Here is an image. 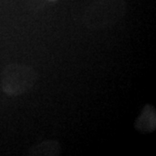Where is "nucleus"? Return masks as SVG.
<instances>
[{
  "label": "nucleus",
  "mask_w": 156,
  "mask_h": 156,
  "mask_svg": "<svg viewBox=\"0 0 156 156\" xmlns=\"http://www.w3.org/2000/svg\"><path fill=\"white\" fill-rule=\"evenodd\" d=\"M61 151L60 144L56 140H46L37 145L30 151V154L35 155H57Z\"/></svg>",
  "instance_id": "obj_4"
},
{
  "label": "nucleus",
  "mask_w": 156,
  "mask_h": 156,
  "mask_svg": "<svg viewBox=\"0 0 156 156\" xmlns=\"http://www.w3.org/2000/svg\"><path fill=\"white\" fill-rule=\"evenodd\" d=\"M134 128L142 133H150L155 129L156 112L154 107L149 104L144 107L140 115L134 123Z\"/></svg>",
  "instance_id": "obj_3"
},
{
  "label": "nucleus",
  "mask_w": 156,
  "mask_h": 156,
  "mask_svg": "<svg viewBox=\"0 0 156 156\" xmlns=\"http://www.w3.org/2000/svg\"><path fill=\"white\" fill-rule=\"evenodd\" d=\"M49 1H50V2H55L56 0H49Z\"/></svg>",
  "instance_id": "obj_5"
},
{
  "label": "nucleus",
  "mask_w": 156,
  "mask_h": 156,
  "mask_svg": "<svg viewBox=\"0 0 156 156\" xmlns=\"http://www.w3.org/2000/svg\"><path fill=\"white\" fill-rule=\"evenodd\" d=\"M125 13L124 0H96L85 11L83 20L89 29L102 30L115 24Z\"/></svg>",
  "instance_id": "obj_1"
},
{
  "label": "nucleus",
  "mask_w": 156,
  "mask_h": 156,
  "mask_svg": "<svg viewBox=\"0 0 156 156\" xmlns=\"http://www.w3.org/2000/svg\"><path fill=\"white\" fill-rule=\"evenodd\" d=\"M37 81L33 68L13 62L8 64L1 75V87L6 95L18 96L29 92Z\"/></svg>",
  "instance_id": "obj_2"
}]
</instances>
